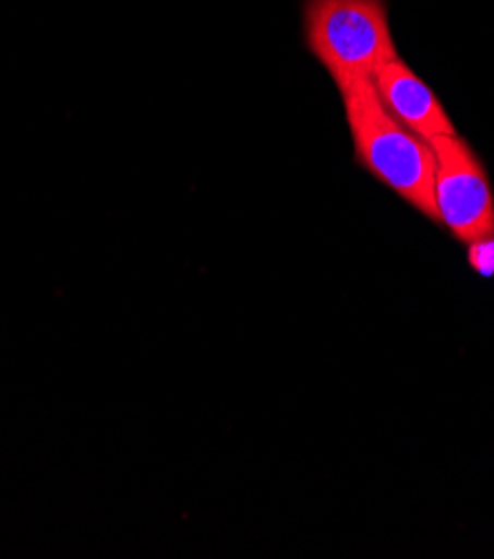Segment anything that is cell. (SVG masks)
<instances>
[{
	"instance_id": "6da1fadb",
	"label": "cell",
	"mask_w": 494,
	"mask_h": 559,
	"mask_svg": "<svg viewBox=\"0 0 494 559\" xmlns=\"http://www.w3.org/2000/svg\"><path fill=\"white\" fill-rule=\"evenodd\" d=\"M341 94L359 163L430 221L442 223L434 203L432 145L393 115L372 81H361Z\"/></svg>"
},
{
	"instance_id": "7a4b0ae2",
	"label": "cell",
	"mask_w": 494,
	"mask_h": 559,
	"mask_svg": "<svg viewBox=\"0 0 494 559\" xmlns=\"http://www.w3.org/2000/svg\"><path fill=\"white\" fill-rule=\"evenodd\" d=\"M305 40L341 92L399 59L383 0H308Z\"/></svg>"
},
{
	"instance_id": "3957f363",
	"label": "cell",
	"mask_w": 494,
	"mask_h": 559,
	"mask_svg": "<svg viewBox=\"0 0 494 559\" xmlns=\"http://www.w3.org/2000/svg\"><path fill=\"white\" fill-rule=\"evenodd\" d=\"M434 203L455 239L472 246L494 237V194L472 147L455 136H434Z\"/></svg>"
},
{
	"instance_id": "277c9868",
	"label": "cell",
	"mask_w": 494,
	"mask_h": 559,
	"mask_svg": "<svg viewBox=\"0 0 494 559\" xmlns=\"http://www.w3.org/2000/svg\"><path fill=\"white\" fill-rule=\"evenodd\" d=\"M372 83L393 115L421 139L457 134L444 105L401 59L381 66Z\"/></svg>"
},
{
	"instance_id": "5b68a950",
	"label": "cell",
	"mask_w": 494,
	"mask_h": 559,
	"mask_svg": "<svg viewBox=\"0 0 494 559\" xmlns=\"http://www.w3.org/2000/svg\"><path fill=\"white\" fill-rule=\"evenodd\" d=\"M470 261L481 274H494V237L470 246Z\"/></svg>"
}]
</instances>
